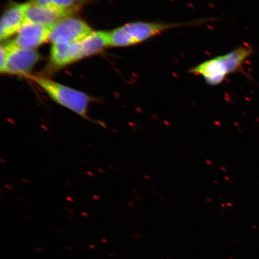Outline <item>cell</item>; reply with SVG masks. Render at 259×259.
<instances>
[{"label": "cell", "mask_w": 259, "mask_h": 259, "mask_svg": "<svg viewBox=\"0 0 259 259\" xmlns=\"http://www.w3.org/2000/svg\"><path fill=\"white\" fill-rule=\"evenodd\" d=\"M210 20L201 19L184 22L136 21L130 22L110 31L111 47H127L143 43L167 30L205 23Z\"/></svg>", "instance_id": "1"}, {"label": "cell", "mask_w": 259, "mask_h": 259, "mask_svg": "<svg viewBox=\"0 0 259 259\" xmlns=\"http://www.w3.org/2000/svg\"><path fill=\"white\" fill-rule=\"evenodd\" d=\"M254 52V49L250 47L239 46L223 56L211 58L191 68L189 72L202 77L209 85H219L229 74L240 72Z\"/></svg>", "instance_id": "2"}, {"label": "cell", "mask_w": 259, "mask_h": 259, "mask_svg": "<svg viewBox=\"0 0 259 259\" xmlns=\"http://www.w3.org/2000/svg\"><path fill=\"white\" fill-rule=\"evenodd\" d=\"M25 76L37 84L58 105L70 110L87 121L105 127L104 122L95 120L90 117L89 113V105L93 100L92 97L85 93L55 82L47 77L29 74Z\"/></svg>", "instance_id": "3"}, {"label": "cell", "mask_w": 259, "mask_h": 259, "mask_svg": "<svg viewBox=\"0 0 259 259\" xmlns=\"http://www.w3.org/2000/svg\"><path fill=\"white\" fill-rule=\"evenodd\" d=\"M93 31L92 28L80 19L68 17L51 28L49 41L53 44H70L83 39Z\"/></svg>", "instance_id": "4"}, {"label": "cell", "mask_w": 259, "mask_h": 259, "mask_svg": "<svg viewBox=\"0 0 259 259\" xmlns=\"http://www.w3.org/2000/svg\"><path fill=\"white\" fill-rule=\"evenodd\" d=\"M9 54L3 73L27 76L40 59V55L34 50L16 47L12 41L8 43Z\"/></svg>", "instance_id": "5"}, {"label": "cell", "mask_w": 259, "mask_h": 259, "mask_svg": "<svg viewBox=\"0 0 259 259\" xmlns=\"http://www.w3.org/2000/svg\"><path fill=\"white\" fill-rule=\"evenodd\" d=\"M51 28L26 19L12 42L16 47L34 50L49 40Z\"/></svg>", "instance_id": "6"}, {"label": "cell", "mask_w": 259, "mask_h": 259, "mask_svg": "<svg viewBox=\"0 0 259 259\" xmlns=\"http://www.w3.org/2000/svg\"><path fill=\"white\" fill-rule=\"evenodd\" d=\"M73 11V8L58 9L38 6L30 2L26 13V19L52 28L63 19L70 17Z\"/></svg>", "instance_id": "7"}, {"label": "cell", "mask_w": 259, "mask_h": 259, "mask_svg": "<svg viewBox=\"0 0 259 259\" xmlns=\"http://www.w3.org/2000/svg\"><path fill=\"white\" fill-rule=\"evenodd\" d=\"M30 2L15 5L5 12L1 19L0 39H7L18 32L26 20V13Z\"/></svg>", "instance_id": "8"}, {"label": "cell", "mask_w": 259, "mask_h": 259, "mask_svg": "<svg viewBox=\"0 0 259 259\" xmlns=\"http://www.w3.org/2000/svg\"><path fill=\"white\" fill-rule=\"evenodd\" d=\"M111 46L110 32L95 31L79 41L78 60L99 53Z\"/></svg>", "instance_id": "9"}, {"label": "cell", "mask_w": 259, "mask_h": 259, "mask_svg": "<svg viewBox=\"0 0 259 259\" xmlns=\"http://www.w3.org/2000/svg\"><path fill=\"white\" fill-rule=\"evenodd\" d=\"M79 42L70 44H53L51 48L52 63L63 67L78 61Z\"/></svg>", "instance_id": "10"}, {"label": "cell", "mask_w": 259, "mask_h": 259, "mask_svg": "<svg viewBox=\"0 0 259 259\" xmlns=\"http://www.w3.org/2000/svg\"><path fill=\"white\" fill-rule=\"evenodd\" d=\"M78 0H32L34 5L58 9L67 10L73 8V6Z\"/></svg>", "instance_id": "11"}, {"label": "cell", "mask_w": 259, "mask_h": 259, "mask_svg": "<svg viewBox=\"0 0 259 259\" xmlns=\"http://www.w3.org/2000/svg\"><path fill=\"white\" fill-rule=\"evenodd\" d=\"M1 61H0V72L2 73L4 71L6 62H7L8 54H9V45L7 44H2L1 45Z\"/></svg>", "instance_id": "12"}, {"label": "cell", "mask_w": 259, "mask_h": 259, "mask_svg": "<svg viewBox=\"0 0 259 259\" xmlns=\"http://www.w3.org/2000/svg\"><path fill=\"white\" fill-rule=\"evenodd\" d=\"M82 1H84V0H82Z\"/></svg>", "instance_id": "13"}]
</instances>
